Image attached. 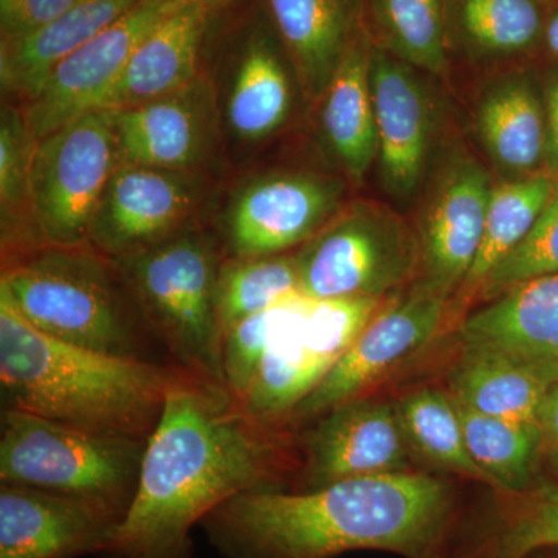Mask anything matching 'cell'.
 <instances>
[{
  "label": "cell",
  "instance_id": "obj_21",
  "mask_svg": "<svg viewBox=\"0 0 558 558\" xmlns=\"http://www.w3.org/2000/svg\"><path fill=\"white\" fill-rule=\"evenodd\" d=\"M301 94L318 102L352 40L366 27L365 0H266Z\"/></svg>",
  "mask_w": 558,
  "mask_h": 558
},
{
  "label": "cell",
  "instance_id": "obj_19",
  "mask_svg": "<svg viewBox=\"0 0 558 558\" xmlns=\"http://www.w3.org/2000/svg\"><path fill=\"white\" fill-rule=\"evenodd\" d=\"M215 84V83H213ZM223 140L240 148L260 145L288 124L300 90L279 39L255 32L229 75L216 86Z\"/></svg>",
  "mask_w": 558,
  "mask_h": 558
},
{
  "label": "cell",
  "instance_id": "obj_14",
  "mask_svg": "<svg viewBox=\"0 0 558 558\" xmlns=\"http://www.w3.org/2000/svg\"><path fill=\"white\" fill-rule=\"evenodd\" d=\"M116 112L120 163L207 172L223 131L215 84L204 73L172 92Z\"/></svg>",
  "mask_w": 558,
  "mask_h": 558
},
{
  "label": "cell",
  "instance_id": "obj_31",
  "mask_svg": "<svg viewBox=\"0 0 558 558\" xmlns=\"http://www.w3.org/2000/svg\"><path fill=\"white\" fill-rule=\"evenodd\" d=\"M398 410L414 458L432 468L490 486L470 454L457 400L435 387L413 389L398 400Z\"/></svg>",
  "mask_w": 558,
  "mask_h": 558
},
{
  "label": "cell",
  "instance_id": "obj_7",
  "mask_svg": "<svg viewBox=\"0 0 558 558\" xmlns=\"http://www.w3.org/2000/svg\"><path fill=\"white\" fill-rule=\"evenodd\" d=\"M293 256L301 293L314 300H388L421 270L416 231L373 201L344 204Z\"/></svg>",
  "mask_w": 558,
  "mask_h": 558
},
{
  "label": "cell",
  "instance_id": "obj_23",
  "mask_svg": "<svg viewBox=\"0 0 558 558\" xmlns=\"http://www.w3.org/2000/svg\"><path fill=\"white\" fill-rule=\"evenodd\" d=\"M373 49L374 40L365 27L352 40L318 100L323 145L352 183L363 182L376 165L379 150L371 87Z\"/></svg>",
  "mask_w": 558,
  "mask_h": 558
},
{
  "label": "cell",
  "instance_id": "obj_30",
  "mask_svg": "<svg viewBox=\"0 0 558 558\" xmlns=\"http://www.w3.org/2000/svg\"><path fill=\"white\" fill-rule=\"evenodd\" d=\"M457 403L470 454L490 487L512 497L532 490L543 461L539 427L487 416Z\"/></svg>",
  "mask_w": 558,
  "mask_h": 558
},
{
  "label": "cell",
  "instance_id": "obj_40",
  "mask_svg": "<svg viewBox=\"0 0 558 558\" xmlns=\"http://www.w3.org/2000/svg\"><path fill=\"white\" fill-rule=\"evenodd\" d=\"M543 46L549 50V53L558 62V5L546 10L545 36H543Z\"/></svg>",
  "mask_w": 558,
  "mask_h": 558
},
{
  "label": "cell",
  "instance_id": "obj_16",
  "mask_svg": "<svg viewBox=\"0 0 558 558\" xmlns=\"http://www.w3.org/2000/svg\"><path fill=\"white\" fill-rule=\"evenodd\" d=\"M301 450L304 490L413 468L396 402L359 398L333 407L304 433Z\"/></svg>",
  "mask_w": 558,
  "mask_h": 558
},
{
  "label": "cell",
  "instance_id": "obj_18",
  "mask_svg": "<svg viewBox=\"0 0 558 558\" xmlns=\"http://www.w3.org/2000/svg\"><path fill=\"white\" fill-rule=\"evenodd\" d=\"M459 339L508 355L548 388L558 384V274L486 301L462 319Z\"/></svg>",
  "mask_w": 558,
  "mask_h": 558
},
{
  "label": "cell",
  "instance_id": "obj_3",
  "mask_svg": "<svg viewBox=\"0 0 558 558\" xmlns=\"http://www.w3.org/2000/svg\"><path fill=\"white\" fill-rule=\"evenodd\" d=\"M175 365L120 357L54 339L0 296L3 409L108 435L148 440Z\"/></svg>",
  "mask_w": 558,
  "mask_h": 558
},
{
  "label": "cell",
  "instance_id": "obj_37",
  "mask_svg": "<svg viewBox=\"0 0 558 558\" xmlns=\"http://www.w3.org/2000/svg\"><path fill=\"white\" fill-rule=\"evenodd\" d=\"M81 0H0L2 40L20 39L46 27Z\"/></svg>",
  "mask_w": 558,
  "mask_h": 558
},
{
  "label": "cell",
  "instance_id": "obj_12",
  "mask_svg": "<svg viewBox=\"0 0 558 558\" xmlns=\"http://www.w3.org/2000/svg\"><path fill=\"white\" fill-rule=\"evenodd\" d=\"M347 182L304 171L248 180L223 215L229 258L282 255L312 240L344 207Z\"/></svg>",
  "mask_w": 558,
  "mask_h": 558
},
{
  "label": "cell",
  "instance_id": "obj_26",
  "mask_svg": "<svg viewBox=\"0 0 558 558\" xmlns=\"http://www.w3.org/2000/svg\"><path fill=\"white\" fill-rule=\"evenodd\" d=\"M538 0H447L449 49L475 64L524 57L545 36Z\"/></svg>",
  "mask_w": 558,
  "mask_h": 558
},
{
  "label": "cell",
  "instance_id": "obj_17",
  "mask_svg": "<svg viewBox=\"0 0 558 558\" xmlns=\"http://www.w3.org/2000/svg\"><path fill=\"white\" fill-rule=\"evenodd\" d=\"M120 523L86 499L0 483V558L100 556Z\"/></svg>",
  "mask_w": 558,
  "mask_h": 558
},
{
  "label": "cell",
  "instance_id": "obj_10",
  "mask_svg": "<svg viewBox=\"0 0 558 558\" xmlns=\"http://www.w3.org/2000/svg\"><path fill=\"white\" fill-rule=\"evenodd\" d=\"M494 182L469 150L450 149L422 190L416 223L418 281L457 300L483 244Z\"/></svg>",
  "mask_w": 558,
  "mask_h": 558
},
{
  "label": "cell",
  "instance_id": "obj_34",
  "mask_svg": "<svg viewBox=\"0 0 558 558\" xmlns=\"http://www.w3.org/2000/svg\"><path fill=\"white\" fill-rule=\"evenodd\" d=\"M495 537V558H527L558 546V481L519 495Z\"/></svg>",
  "mask_w": 558,
  "mask_h": 558
},
{
  "label": "cell",
  "instance_id": "obj_5",
  "mask_svg": "<svg viewBox=\"0 0 558 558\" xmlns=\"http://www.w3.org/2000/svg\"><path fill=\"white\" fill-rule=\"evenodd\" d=\"M132 300L180 368L226 385L218 314L222 260L199 227L112 259Z\"/></svg>",
  "mask_w": 558,
  "mask_h": 558
},
{
  "label": "cell",
  "instance_id": "obj_29",
  "mask_svg": "<svg viewBox=\"0 0 558 558\" xmlns=\"http://www.w3.org/2000/svg\"><path fill=\"white\" fill-rule=\"evenodd\" d=\"M374 46L433 76L449 72L447 0H365Z\"/></svg>",
  "mask_w": 558,
  "mask_h": 558
},
{
  "label": "cell",
  "instance_id": "obj_32",
  "mask_svg": "<svg viewBox=\"0 0 558 558\" xmlns=\"http://www.w3.org/2000/svg\"><path fill=\"white\" fill-rule=\"evenodd\" d=\"M38 137L24 108L3 105L0 112V219L2 259L36 250L31 185Z\"/></svg>",
  "mask_w": 558,
  "mask_h": 558
},
{
  "label": "cell",
  "instance_id": "obj_13",
  "mask_svg": "<svg viewBox=\"0 0 558 558\" xmlns=\"http://www.w3.org/2000/svg\"><path fill=\"white\" fill-rule=\"evenodd\" d=\"M427 73L374 46L371 87L376 110L377 172L391 199L409 204L424 190L439 132V106Z\"/></svg>",
  "mask_w": 558,
  "mask_h": 558
},
{
  "label": "cell",
  "instance_id": "obj_39",
  "mask_svg": "<svg viewBox=\"0 0 558 558\" xmlns=\"http://www.w3.org/2000/svg\"><path fill=\"white\" fill-rule=\"evenodd\" d=\"M543 459L558 476V384L548 389L539 411Z\"/></svg>",
  "mask_w": 558,
  "mask_h": 558
},
{
  "label": "cell",
  "instance_id": "obj_2",
  "mask_svg": "<svg viewBox=\"0 0 558 558\" xmlns=\"http://www.w3.org/2000/svg\"><path fill=\"white\" fill-rule=\"evenodd\" d=\"M453 517V487L411 470L312 490L242 492L201 526L226 558H333L351 550L435 558Z\"/></svg>",
  "mask_w": 558,
  "mask_h": 558
},
{
  "label": "cell",
  "instance_id": "obj_25",
  "mask_svg": "<svg viewBox=\"0 0 558 558\" xmlns=\"http://www.w3.org/2000/svg\"><path fill=\"white\" fill-rule=\"evenodd\" d=\"M306 306L303 293L278 304L269 347L244 399L245 409L263 421L288 424L301 400L328 374L304 333Z\"/></svg>",
  "mask_w": 558,
  "mask_h": 558
},
{
  "label": "cell",
  "instance_id": "obj_35",
  "mask_svg": "<svg viewBox=\"0 0 558 558\" xmlns=\"http://www.w3.org/2000/svg\"><path fill=\"white\" fill-rule=\"evenodd\" d=\"M553 274H558V193L526 240L487 278L476 299L486 303L520 282Z\"/></svg>",
  "mask_w": 558,
  "mask_h": 558
},
{
  "label": "cell",
  "instance_id": "obj_36",
  "mask_svg": "<svg viewBox=\"0 0 558 558\" xmlns=\"http://www.w3.org/2000/svg\"><path fill=\"white\" fill-rule=\"evenodd\" d=\"M277 306L242 319L223 337L222 374L226 387L244 402L253 387L277 319Z\"/></svg>",
  "mask_w": 558,
  "mask_h": 558
},
{
  "label": "cell",
  "instance_id": "obj_4",
  "mask_svg": "<svg viewBox=\"0 0 558 558\" xmlns=\"http://www.w3.org/2000/svg\"><path fill=\"white\" fill-rule=\"evenodd\" d=\"M113 260L86 247H40L2 259L0 296L40 332L94 351L140 357Z\"/></svg>",
  "mask_w": 558,
  "mask_h": 558
},
{
  "label": "cell",
  "instance_id": "obj_8",
  "mask_svg": "<svg viewBox=\"0 0 558 558\" xmlns=\"http://www.w3.org/2000/svg\"><path fill=\"white\" fill-rule=\"evenodd\" d=\"M119 165L113 110H92L39 140L31 185L36 248L89 247L92 222Z\"/></svg>",
  "mask_w": 558,
  "mask_h": 558
},
{
  "label": "cell",
  "instance_id": "obj_11",
  "mask_svg": "<svg viewBox=\"0 0 558 558\" xmlns=\"http://www.w3.org/2000/svg\"><path fill=\"white\" fill-rule=\"evenodd\" d=\"M211 194L205 172L120 163L89 234V247L110 259L137 253L193 229Z\"/></svg>",
  "mask_w": 558,
  "mask_h": 558
},
{
  "label": "cell",
  "instance_id": "obj_24",
  "mask_svg": "<svg viewBox=\"0 0 558 558\" xmlns=\"http://www.w3.org/2000/svg\"><path fill=\"white\" fill-rule=\"evenodd\" d=\"M142 0H81L46 27L20 39L2 40L3 94L31 105L53 69L119 21Z\"/></svg>",
  "mask_w": 558,
  "mask_h": 558
},
{
  "label": "cell",
  "instance_id": "obj_15",
  "mask_svg": "<svg viewBox=\"0 0 558 558\" xmlns=\"http://www.w3.org/2000/svg\"><path fill=\"white\" fill-rule=\"evenodd\" d=\"M186 0H142L86 46L61 61L25 116L38 140L101 108L143 39Z\"/></svg>",
  "mask_w": 558,
  "mask_h": 558
},
{
  "label": "cell",
  "instance_id": "obj_38",
  "mask_svg": "<svg viewBox=\"0 0 558 558\" xmlns=\"http://www.w3.org/2000/svg\"><path fill=\"white\" fill-rule=\"evenodd\" d=\"M546 108L545 174L558 182V65L546 73L543 81Z\"/></svg>",
  "mask_w": 558,
  "mask_h": 558
},
{
  "label": "cell",
  "instance_id": "obj_1",
  "mask_svg": "<svg viewBox=\"0 0 558 558\" xmlns=\"http://www.w3.org/2000/svg\"><path fill=\"white\" fill-rule=\"evenodd\" d=\"M290 468L282 424L253 416L226 385L175 365L134 499L100 556L194 558L196 524L242 492L279 488Z\"/></svg>",
  "mask_w": 558,
  "mask_h": 558
},
{
  "label": "cell",
  "instance_id": "obj_33",
  "mask_svg": "<svg viewBox=\"0 0 558 558\" xmlns=\"http://www.w3.org/2000/svg\"><path fill=\"white\" fill-rule=\"evenodd\" d=\"M295 256L227 258L219 270L218 314L222 336L242 319L299 295Z\"/></svg>",
  "mask_w": 558,
  "mask_h": 558
},
{
  "label": "cell",
  "instance_id": "obj_9",
  "mask_svg": "<svg viewBox=\"0 0 558 558\" xmlns=\"http://www.w3.org/2000/svg\"><path fill=\"white\" fill-rule=\"evenodd\" d=\"M453 301L418 279L385 301L343 357L292 411L288 424L312 421L340 403L363 398L417 357L442 332Z\"/></svg>",
  "mask_w": 558,
  "mask_h": 558
},
{
  "label": "cell",
  "instance_id": "obj_41",
  "mask_svg": "<svg viewBox=\"0 0 558 558\" xmlns=\"http://www.w3.org/2000/svg\"><path fill=\"white\" fill-rule=\"evenodd\" d=\"M543 9L548 10L550 7L558 5V0H538Z\"/></svg>",
  "mask_w": 558,
  "mask_h": 558
},
{
  "label": "cell",
  "instance_id": "obj_22",
  "mask_svg": "<svg viewBox=\"0 0 558 558\" xmlns=\"http://www.w3.org/2000/svg\"><path fill=\"white\" fill-rule=\"evenodd\" d=\"M215 0H186L132 53L100 109L120 110L182 89L202 75V43Z\"/></svg>",
  "mask_w": 558,
  "mask_h": 558
},
{
  "label": "cell",
  "instance_id": "obj_27",
  "mask_svg": "<svg viewBox=\"0 0 558 558\" xmlns=\"http://www.w3.org/2000/svg\"><path fill=\"white\" fill-rule=\"evenodd\" d=\"M449 384L451 396L470 410L539 427L549 388L495 349L462 343Z\"/></svg>",
  "mask_w": 558,
  "mask_h": 558
},
{
  "label": "cell",
  "instance_id": "obj_6",
  "mask_svg": "<svg viewBox=\"0 0 558 558\" xmlns=\"http://www.w3.org/2000/svg\"><path fill=\"white\" fill-rule=\"evenodd\" d=\"M146 442L2 409L0 483L86 499L123 520L137 490Z\"/></svg>",
  "mask_w": 558,
  "mask_h": 558
},
{
  "label": "cell",
  "instance_id": "obj_20",
  "mask_svg": "<svg viewBox=\"0 0 558 558\" xmlns=\"http://www.w3.org/2000/svg\"><path fill=\"white\" fill-rule=\"evenodd\" d=\"M481 148L506 179L545 171L546 108L543 83L529 70L488 80L473 109Z\"/></svg>",
  "mask_w": 558,
  "mask_h": 558
},
{
  "label": "cell",
  "instance_id": "obj_28",
  "mask_svg": "<svg viewBox=\"0 0 558 558\" xmlns=\"http://www.w3.org/2000/svg\"><path fill=\"white\" fill-rule=\"evenodd\" d=\"M557 193V180L545 172L529 178L505 179L494 185L483 244L457 296L461 304H468L478 296L487 278L526 240Z\"/></svg>",
  "mask_w": 558,
  "mask_h": 558
}]
</instances>
